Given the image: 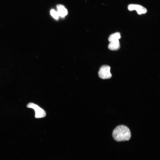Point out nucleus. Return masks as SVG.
<instances>
[{
	"label": "nucleus",
	"mask_w": 160,
	"mask_h": 160,
	"mask_svg": "<svg viewBox=\"0 0 160 160\" xmlns=\"http://www.w3.org/2000/svg\"><path fill=\"white\" fill-rule=\"evenodd\" d=\"M112 136L113 139L118 142L129 140L131 134L129 129L124 125H119L113 130Z\"/></svg>",
	"instance_id": "f257e3e1"
},
{
	"label": "nucleus",
	"mask_w": 160,
	"mask_h": 160,
	"mask_svg": "<svg viewBox=\"0 0 160 160\" xmlns=\"http://www.w3.org/2000/svg\"><path fill=\"white\" fill-rule=\"evenodd\" d=\"M56 7L59 16L61 17H64L67 14V10L63 5H58Z\"/></svg>",
	"instance_id": "39448f33"
},
{
	"label": "nucleus",
	"mask_w": 160,
	"mask_h": 160,
	"mask_svg": "<svg viewBox=\"0 0 160 160\" xmlns=\"http://www.w3.org/2000/svg\"><path fill=\"white\" fill-rule=\"evenodd\" d=\"M50 14L55 19L58 20L59 15L57 11L54 9H52L50 11Z\"/></svg>",
	"instance_id": "6e6552de"
},
{
	"label": "nucleus",
	"mask_w": 160,
	"mask_h": 160,
	"mask_svg": "<svg viewBox=\"0 0 160 160\" xmlns=\"http://www.w3.org/2000/svg\"><path fill=\"white\" fill-rule=\"evenodd\" d=\"M121 38L120 34L119 32H116L111 35L109 38L108 40L110 42L119 40Z\"/></svg>",
	"instance_id": "0eeeda50"
},
{
	"label": "nucleus",
	"mask_w": 160,
	"mask_h": 160,
	"mask_svg": "<svg viewBox=\"0 0 160 160\" xmlns=\"http://www.w3.org/2000/svg\"><path fill=\"white\" fill-rule=\"evenodd\" d=\"M128 8L130 11L136 10L139 14H145L147 12V10L145 8L139 5L130 4L128 6Z\"/></svg>",
	"instance_id": "20e7f679"
},
{
	"label": "nucleus",
	"mask_w": 160,
	"mask_h": 160,
	"mask_svg": "<svg viewBox=\"0 0 160 160\" xmlns=\"http://www.w3.org/2000/svg\"><path fill=\"white\" fill-rule=\"evenodd\" d=\"M111 68L108 65H103L101 66L98 72L99 77L103 79H110L112 77L110 73Z\"/></svg>",
	"instance_id": "7ed1b4c3"
},
{
	"label": "nucleus",
	"mask_w": 160,
	"mask_h": 160,
	"mask_svg": "<svg viewBox=\"0 0 160 160\" xmlns=\"http://www.w3.org/2000/svg\"><path fill=\"white\" fill-rule=\"evenodd\" d=\"M28 108L33 109L35 111V117L40 118L44 117L46 115L45 111L37 105L32 103H28L27 105Z\"/></svg>",
	"instance_id": "f03ea898"
},
{
	"label": "nucleus",
	"mask_w": 160,
	"mask_h": 160,
	"mask_svg": "<svg viewBox=\"0 0 160 160\" xmlns=\"http://www.w3.org/2000/svg\"><path fill=\"white\" fill-rule=\"evenodd\" d=\"M120 45L119 40L110 42L108 45V49L112 50H116L120 48Z\"/></svg>",
	"instance_id": "423d86ee"
}]
</instances>
